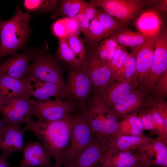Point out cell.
Returning a JSON list of instances; mask_svg holds the SVG:
<instances>
[{
  "mask_svg": "<svg viewBox=\"0 0 167 167\" xmlns=\"http://www.w3.org/2000/svg\"><path fill=\"white\" fill-rule=\"evenodd\" d=\"M52 30L54 35L58 39L65 37L68 35L64 19H59L52 25Z\"/></svg>",
  "mask_w": 167,
  "mask_h": 167,
  "instance_id": "f35d334b",
  "label": "cell"
},
{
  "mask_svg": "<svg viewBox=\"0 0 167 167\" xmlns=\"http://www.w3.org/2000/svg\"><path fill=\"white\" fill-rule=\"evenodd\" d=\"M60 2L57 0H24L23 4L28 13H41L56 10Z\"/></svg>",
  "mask_w": 167,
  "mask_h": 167,
  "instance_id": "1f68e13d",
  "label": "cell"
},
{
  "mask_svg": "<svg viewBox=\"0 0 167 167\" xmlns=\"http://www.w3.org/2000/svg\"><path fill=\"white\" fill-rule=\"evenodd\" d=\"M31 16L16 5L14 15L9 19H0V59L16 54L28 41L31 28L29 25Z\"/></svg>",
  "mask_w": 167,
  "mask_h": 167,
  "instance_id": "7a4b0ae2",
  "label": "cell"
},
{
  "mask_svg": "<svg viewBox=\"0 0 167 167\" xmlns=\"http://www.w3.org/2000/svg\"><path fill=\"white\" fill-rule=\"evenodd\" d=\"M26 94H30L27 83L22 79L0 75V99H11Z\"/></svg>",
  "mask_w": 167,
  "mask_h": 167,
  "instance_id": "cb8c5ba5",
  "label": "cell"
},
{
  "mask_svg": "<svg viewBox=\"0 0 167 167\" xmlns=\"http://www.w3.org/2000/svg\"><path fill=\"white\" fill-rule=\"evenodd\" d=\"M152 91L160 97L167 96V70L158 79Z\"/></svg>",
  "mask_w": 167,
  "mask_h": 167,
  "instance_id": "8d00e7d4",
  "label": "cell"
},
{
  "mask_svg": "<svg viewBox=\"0 0 167 167\" xmlns=\"http://www.w3.org/2000/svg\"><path fill=\"white\" fill-rule=\"evenodd\" d=\"M107 145L106 142L96 139L64 167H95Z\"/></svg>",
  "mask_w": 167,
  "mask_h": 167,
  "instance_id": "ac0fdd59",
  "label": "cell"
},
{
  "mask_svg": "<svg viewBox=\"0 0 167 167\" xmlns=\"http://www.w3.org/2000/svg\"><path fill=\"white\" fill-rule=\"evenodd\" d=\"M104 32L96 18L91 21L88 33L84 36V41L90 48H95L98 43L104 39Z\"/></svg>",
  "mask_w": 167,
  "mask_h": 167,
  "instance_id": "d6a6232c",
  "label": "cell"
},
{
  "mask_svg": "<svg viewBox=\"0 0 167 167\" xmlns=\"http://www.w3.org/2000/svg\"><path fill=\"white\" fill-rule=\"evenodd\" d=\"M96 139L89 121L84 113L75 114L72 126L70 143L66 153L62 167L75 159Z\"/></svg>",
  "mask_w": 167,
  "mask_h": 167,
  "instance_id": "5b68a950",
  "label": "cell"
},
{
  "mask_svg": "<svg viewBox=\"0 0 167 167\" xmlns=\"http://www.w3.org/2000/svg\"><path fill=\"white\" fill-rule=\"evenodd\" d=\"M66 28L68 35L79 36L80 30L79 24L75 17L64 18Z\"/></svg>",
  "mask_w": 167,
  "mask_h": 167,
  "instance_id": "74e56055",
  "label": "cell"
},
{
  "mask_svg": "<svg viewBox=\"0 0 167 167\" xmlns=\"http://www.w3.org/2000/svg\"><path fill=\"white\" fill-rule=\"evenodd\" d=\"M147 159H148L147 157L137 150L133 152H122L107 146L98 164L100 167H132Z\"/></svg>",
  "mask_w": 167,
  "mask_h": 167,
  "instance_id": "7c38bea8",
  "label": "cell"
},
{
  "mask_svg": "<svg viewBox=\"0 0 167 167\" xmlns=\"http://www.w3.org/2000/svg\"><path fill=\"white\" fill-rule=\"evenodd\" d=\"M86 2L82 0H60L55 11L51 15V18L54 19L63 15L74 17L83 8Z\"/></svg>",
  "mask_w": 167,
  "mask_h": 167,
  "instance_id": "f1b7e54d",
  "label": "cell"
},
{
  "mask_svg": "<svg viewBox=\"0 0 167 167\" xmlns=\"http://www.w3.org/2000/svg\"><path fill=\"white\" fill-rule=\"evenodd\" d=\"M75 115L50 122L32 119L24 127L27 131L32 132L37 137L44 148L54 158V164L61 167L70 143Z\"/></svg>",
  "mask_w": 167,
  "mask_h": 167,
  "instance_id": "6da1fadb",
  "label": "cell"
},
{
  "mask_svg": "<svg viewBox=\"0 0 167 167\" xmlns=\"http://www.w3.org/2000/svg\"><path fill=\"white\" fill-rule=\"evenodd\" d=\"M52 167H62L54 164V165Z\"/></svg>",
  "mask_w": 167,
  "mask_h": 167,
  "instance_id": "ee69618b",
  "label": "cell"
},
{
  "mask_svg": "<svg viewBox=\"0 0 167 167\" xmlns=\"http://www.w3.org/2000/svg\"><path fill=\"white\" fill-rule=\"evenodd\" d=\"M25 82L28 84L31 96L37 100H45L52 96L63 99L68 97L67 94L56 84L37 79Z\"/></svg>",
  "mask_w": 167,
  "mask_h": 167,
  "instance_id": "603a6c76",
  "label": "cell"
},
{
  "mask_svg": "<svg viewBox=\"0 0 167 167\" xmlns=\"http://www.w3.org/2000/svg\"><path fill=\"white\" fill-rule=\"evenodd\" d=\"M138 48H132L131 51L127 54L120 67L112 76L111 80L118 81L135 80L136 82L135 79L136 71L135 55Z\"/></svg>",
  "mask_w": 167,
  "mask_h": 167,
  "instance_id": "83f0119b",
  "label": "cell"
},
{
  "mask_svg": "<svg viewBox=\"0 0 167 167\" xmlns=\"http://www.w3.org/2000/svg\"><path fill=\"white\" fill-rule=\"evenodd\" d=\"M66 38L81 67L86 55L84 41L78 35H68Z\"/></svg>",
  "mask_w": 167,
  "mask_h": 167,
  "instance_id": "836d02e7",
  "label": "cell"
},
{
  "mask_svg": "<svg viewBox=\"0 0 167 167\" xmlns=\"http://www.w3.org/2000/svg\"><path fill=\"white\" fill-rule=\"evenodd\" d=\"M135 24L139 32L149 34L156 38L158 37L161 31V19L158 14L153 11L142 13Z\"/></svg>",
  "mask_w": 167,
  "mask_h": 167,
  "instance_id": "484cf974",
  "label": "cell"
},
{
  "mask_svg": "<svg viewBox=\"0 0 167 167\" xmlns=\"http://www.w3.org/2000/svg\"><path fill=\"white\" fill-rule=\"evenodd\" d=\"M137 113L142 121L144 131L147 130L156 134L158 138L167 143V125L152 101H146Z\"/></svg>",
  "mask_w": 167,
  "mask_h": 167,
  "instance_id": "9a60e30c",
  "label": "cell"
},
{
  "mask_svg": "<svg viewBox=\"0 0 167 167\" xmlns=\"http://www.w3.org/2000/svg\"><path fill=\"white\" fill-rule=\"evenodd\" d=\"M108 38L113 39L119 45L139 48L150 45L156 39L149 34L134 32L125 27Z\"/></svg>",
  "mask_w": 167,
  "mask_h": 167,
  "instance_id": "7402d4cb",
  "label": "cell"
},
{
  "mask_svg": "<svg viewBox=\"0 0 167 167\" xmlns=\"http://www.w3.org/2000/svg\"><path fill=\"white\" fill-rule=\"evenodd\" d=\"M132 167H151L150 161L148 159L142 161Z\"/></svg>",
  "mask_w": 167,
  "mask_h": 167,
  "instance_id": "b9f144b4",
  "label": "cell"
},
{
  "mask_svg": "<svg viewBox=\"0 0 167 167\" xmlns=\"http://www.w3.org/2000/svg\"><path fill=\"white\" fill-rule=\"evenodd\" d=\"M8 157V156L3 154L0 156V167H9L10 164L7 160Z\"/></svg>",
  "mask_w": 167,
  "mask_h": 167,
  "instance_id": "60d3db41",
  "label": "cell"
},
{
  "mask_svg": "<svg viewBox=\"0 0 167 167\" xmlns=\"http://www.w3.org/2000/svg\"><path fill=\"white\" fill-rule=\"evenodd\" d=\"M33 116L38 121L50 122L65 118L74 114L76 107L69 97L54 99H31Z\"/></svg>",
  "mask_w": 167,
  "mask_h": 167,
  "instance_id": "8992f818",
  "label": "cell"
},
{
  "mask_svg": "<svg viewBox=\"0 0 167 167\" xmlns=\"http://www.w3.org/2000/svg\"><path fill=\"white\" fill-rule=\"evenodd\" d=\"M86 2L82 9V16L78 22L80 32L84 36L88 33L90 22L96 17L98 13V10L96 9L94 5L90 2Z\"/></svg>",
  "mask_w": 167,
  "mask_h": 167,
  "instance_id": "e575fe53",
  "label": "cell"
},
{
  "mask_svg": "<svg viewBox=\"0 0 167 167\" xmlns=\"http://www.w3.org/2000/svg\"><path fill=\"white\" fill-rule=\"evenodd\" d=\"M19 124H11L0 131V152L11 156L15 152L23 151L24 135L27 131Z\"/></svg>",
  "mask_w": 167,
  "mask_h": 167,
  "instance_id": "5bb4252c",
  "label": "cell"
},
{
  "mask_svg": "<svg viewBox=\"0 0 167 167\" xmlns=\"http://www.w3.org/2000/svg\"><path fill=\"white\" fill-rule=\"evenodd\" d=\"M29 94L9 99H0V114L9 124H26L32 120Z\"/></svg>",
  "mask_w": 167,
  "mask_h": 167,
  "instance_id": "ba28073f",
  "label": "cell"
},
{
  "mask_svg": "<svg viewBox=\"0 0 167 167\" xmlns=\"http://www.w3.org/2000/svg\"><path fill=\"white\" fill-rule=\"evenodd\" d=\"M144 93L141 90L134 89L111 109L118 118L122 119L131 113H137L146 102Z\"/></svg>",
  "mask_w": 167,
  "mask_h": 167,
  "instance_id": "44dd1931",
  "label": "cell"
},
{
  "mask_svg": "<svg viewBox=\"0 0 167 167\" xmlns=\"http://www.w3.org/2000/svg\"><path fill=\"white\" fill-rule=\"evenodd\" d=\"M144 131L142 119L137 113H134L126 116L119 122L118 130L114 135L141 136L143 135Z\"/></svg>",
  "mask_w": 167,
  "mask_h": 167,
  "instance_id": "4316f807",
  "label": "cell"
},
{
  "mask_svg": "<svg viewBox=\"0 0 167 167\" xmlns=\"http://www.w3.org/2000/svg\"><path fill=\"white\" fill-rule=\"evenodd\" d=\"M9 125L5 122L2 118H0V131Z\"/></svg>",
  "mask_w": 167,
  "mask_h": 167,
  "instance_id": "7bdbcfd3",
  "label": "cell"
},
{
  "mask_svg": "<svg viewBox=\"0 0 167 167\" xmlns=\"http://www.w3.org/2000/svg\"><path fill=\"white\" fill-rule=\"evenodd\" d=\"M84 113L97 139L107 142L117 132L118 118L96 94L91 97Z\"/></svg>",
  "mask_w": 167,
  "mask_h": 167,
  "instance_id": "3957f363",
  "label": "cell"
},
{
  "mask_svg": "<svg viewBox=\"0 0 167 167\" xmlns=\"http://www.w3.org/2000/svg\"><path fill=\"white\" fill-rule=\"evenodd\" d=\"M104 32V38L114 34L126 25L104 11H98L96 17Z\"/></svg>",
  "mask_w": 167,
  "mask_h": 167,
  "instance_id": "4dcf8cb0",
  "label": "cell"
},
{
  "mask_svg": "<svg viewBox=\"0 0 167 167\" xmlns=\"http://www.w3.org/2000/svg\"><path fill=\"white\" fill-rule=\"evenodd\" d=\"M155 40L146 46L138 48L135 53V79L137 84L139 82L144 87L148 79L152 64Z\"/></svg>",
  "mask_w": 167,
  "mask_h": 167,
  "instance_id": "d6986e66",
  "label": "cell"
},
{
  "mask_svg": "<svg viewBox=\"0 0 167 167\" xmlns=\"http://www.w3.org/2000/svg\"><path fill=\"white\" fill-rule=\"evenodd\" d=\"M25 81L37 79L59 86L68 95L59 61L46 49H35Z\"/></svg>",
  "mask_w": 167,
  "mask_h": 167,
  "instance_id": "277c9868",
  "label": "cell"
},
{
  "mask_svg": "<svg viewBox=\"0 0 167 167\" xmlns=\"http://www.w3.org/2000/svg\"><path fill=\"white\" fill-rule=\"evenodd\" d=\"M167 143L157 137L152 138L137 150L147 157L151 165L167 167Z\"/></svg>",
  "mask_w": 167,
  "mask_h": 167,
  "instance_id": "ffe728a7",
  "label": "cell"
},
{
  "mask_svg": "<svg viewBox=\"0 0 167 167\" xmlns=\"http://www.w3.org/2000/svg\"><path fill=\"white\" fill-rule=\"evenodd\" d=\"M20 167H52L51 156L44 148L40 142L27 141L23 150Z\"/></svg>",
  "mask_w": 167,
  "mask_h": 167,
  "instance_id": "2e32d148",
  "label": "cell"
},
{
  "mask_svg": "<svg viewBox=\"0 0 167 167\" xmlns=\"http://www.w3.org/2000/svg\"><path fill=\"white\" fill-rule=\"evenodd\" d=\"M66 85L68 97L75 104L79 113H84L91 96L94 93L90 79L81 68H71Z\"/></svg>",
  "mask_w": 167,
  "mask_h": 167,
  "instance_id": "52a82bcc",
  "label": "cell"
},
{
  "mask_svg": "<svg viewBox=\"0 0 167 167\" xmlns=\"http://www.w3.org/2000/svg\"><path fill=\"white\" fill-rule=\"evenodd\" d=\"M90 2L126 25L142 13L146 2L138 0H92Z\"/></svg>",
  "mask_w": 167,
  "mask_h": 167,
  "instance_id": "9c48e42d",
  "label": "cell"
},
{
  "mask_svg": "<svg viewBox=\"0 0 167 167\" xmlns=\"http://www.w3.org/2000/svg\"><path fill=\"white\" fill-rule=\"evenodd\" d=\"M152 138L138 136L114 135L107 142V146L122 152H133L150 141Z\"/></svg>",
  "mask_w": 167,
  "mask_h": 167,
  "instance_id": "d4e9b609",
  "label": "cell"
},
{
  "mask_svg": "<svg viewBox=\"0 0 167 167\" xmlns=\"http://www.w3.org/2000/svg\"><path fill=\"white\" fill-rule=\"evenodd\" d=\"M128 53L126 47L119 45L113 59L108 65L111 70L112 75L120 67Z\"/></svg>",
  "mask_w": 167,
  "mask_h": 167,
  "instance_id": "d590c367",
  "label": "cell"
},
{
  "mask_svg": "<svg viewBox=\"0 0 167 167\" xmlns=\"http://www.w3.org/2000/svg\"><path fill=\"white\" fill-rule=\"evenodd\" d=\"M55 57L59 61L67 63L71 68L79 69L81 67L65 37L58 38Z\"/></svg>",
  "mask_w": 167,
  "mask_h": 167,
  "instance_id": "f546056e",
  "label": "cell"
},
{
  "mask_svg": "<svg viewBox=\"0 0 167 167\" xmlns=\"http://www.w3.org/2000/svg\"><path fill=\"white\" fill-rule=\"evenodd\" d=\"M167 70V31H161L154 43L152 64L148 79L145 87L152 91L157 81Z\"/></svg>",
  "mask_w": 167,
  "mask_h": 167,
  "instance_id": "8fae6325",
  "label": "cell"
},
{
  "mask_svg": "<svg viewBox=\"0 0 167 167\" xmlns=\"http://www.w3.org/2000/svg\"><path fill=\"white\" fill-rule=\"evenodd\" d=\"M134 83L137 84L135 80L127 81L111 80L106 88L95 93L106 105L111 108L115 104L134 89Z\"/></svg>",
  "mask_w": 167,
  "mask_h": 167,
  "instance_id": "e0dca14e",
  "label": "cell"
},
{
  "mask_svg": "<svg viewBox=\"0 0 167 167\" xmlns=\"http://www.w3.org/2000/svg\"><path fill=\"white\" fill-rule=\"evenodd\" d=\"M81 69L91 82L94 93L103 89L111 80V70L109 66L99 59L95 48H90L86 51V57Z\"/></svg>",
  "mask_w": 167,
  "mask_h": 167,
  "instance_id": "30bf717a",
  "label": "cell"
},
{
  "mask_svg": "<svg viewBox=\"0 0 167 167\" xmlns=\"http://www.w3.org/2000/svg\"><path fill=\"white\" fill-rule=\"evenodd\" d=\"M35 49L11 55L0 63V75L22 80L28 74Z\"/></svg>",
  "mask_w": 167,
  "mask_h": 167,
  "instance_id": "4fadbf2b",
  "label": "cell"
},
{
  "mask_svg": "<svg viewBox=\"0 0 167 167\" xmlns=\"http://www.w3.org/2000/svg\"><path fill=\"white\" fill-rule=\"evenodd\" d=\"M152 102L156 109L158 113L167 125V105L166 103L161 100L152 101Z\"/></svg>",
  "mask_w": 167,
  "mask_h": 167,
  "instance_id": "ab89813d",
  "label": "cell"
}]
</instances>
